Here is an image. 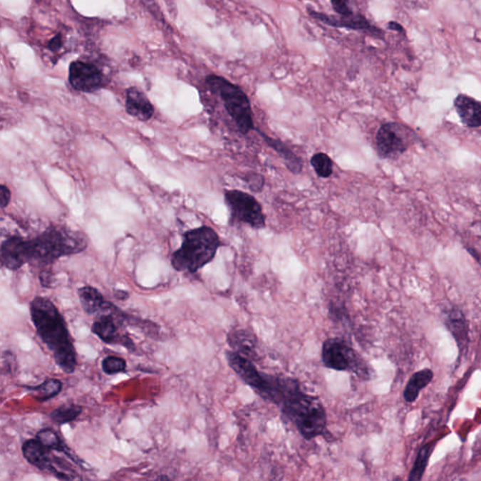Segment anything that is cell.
Returning a JSON list of instances; mask_svg holds the SVG:
<instances>
[{"label":"cell","instance_id":"cell-8","mask_svg":"<svg viewBox=\"0 0 481 481\" xmlns=\"http://www.w3.org/2000/svg\"><path fill=\"white\" fill-rule=\"evenodd\" d=\"M53 451L37 438L26 440L22 445L24 458L29 465L60 480H81L73 465Z\"/></svg>","mask_w":481,"mask_h":481},{"label":"cell","instance_id":"cell-18","mask_svg":"<svg viewBox=\"0 0 481 481\" xmlns=\"http://www.w3.org/2000/svg\"><path fill=\"white\" fill-rule=\"evenodd\" d=\"M258 131L259 134L264 138L265 143L272 148L274 152L281 156L286 167H287L291 173L299 174L302 172L303 161L299 156L295 155L293 150L286 145V144L283 143L282 141L271 138L269 135L264 134V132L259 131V130Z\"/></svg>","mask_w":481,"mask_h":481},{"label":"cell","instance_id":"cell-26","mask_svg":"<svg viewBox=\"0 0 481 481\" xmlns=\"http://www.w3.org/2000/svg\"><path fill=\"white\" fill-rule=\"evenodd\" d=\"M244 181L253 193H261L264 190L265 179L262 174L257 172L247 173L244 177Z\"/></svg>","mask_w":481,"mask_h":481},{"label":"cell","instance_id":"cell-5","mask_svg":"<svg viewBox=\"0 0 481 481\" xmlns=\"http://www.w3.org/2000/svg\"><path fill=\"white\" fill-rule=\"evenodd\" d=\"M205 86L212 95L222 102L239 133L246 135L256 129L252 103L243 88L217 75L206 76Z\"/></svg>","mask_w":481,"mask_h":481},{"label":"cell","instance_id":"cell-25","mask_svg":"<svg viewBox=\"0 0 481 481\" xmlns=\"http://www.w3.org/2000/svg\"><path fill=\"white\" fill-rule=\"evenodd\" d=\"M127 363L122 357L116 356H106L102 361V370L108 376L125 373Z\"/></svg>","mask_w":481,"mask_h":481},{"label":"cell","instance_id":"cell-11","mask_svg":"<svg viewBox=\"0 0 481 481\" xmlns=\"http://www.w3.org/2000/svg\"><path fill=\"white\" fill-rule=\"evenodd\" d=\"M68 79L73 90L84 93H95L110 82V78L95 61L83 58L71 63Z\"/></svg>","mask_w":481,"mask_h":481},{"label":"cell","instance_id":"cell-30","mask_svg":"<svg viewBox=\"0 0 481 481\" xmlns=\"http://www.w3.org/2000/svg\"><path fill=\"white\" fill-rule=\"evenodd\" d=\"M11 199V190L6 185H1V192H0V205L2 209L7 207L10 205Z\"/></svg>","mask_w":481,"mask_h":481},{"label":"cell","instance_id":"cell-32","mask_svg":"<svg viewBox=\"0 0 481 481\" xmlns=\"http://www.w3.org/2000/svg\"><path fill=\"white\" fill-rule=\"evenodd\" d=\"M388 28L391 31L398 32V33L405 34V31H404L403 26L400 23L391 21L388 24Z\"/></svg>","mask_w":481,"mask_h":481},{"label":"cell","instance_id":"cell-19","mask_svg":"<svg viewBox=\"0 0 481 481\" xmlns=\"http://www.w3.org/2000/svg\"><path fill=\"white\" fill-rule=\"evenodd\" d=\"M78 294L82 309L88 315L101 314L108 302L101 291L93 286H84L78 289Z\"/></svg>","mask_w":481,"mask_h":481},{"label":"cell","instance_id":"cell-7","mask_svg":"<svg viewBox=\"0 0 481 481\" xmlns=\"http://www.w3.org/2000/svg\"><path fill=\"white\" fill-rule=\"evenodd\" d=\"M321 359L324 365L331 370L351 371L365 381L373 378V368L342 338L326 339L321 350Z\"/></svg>","mask_w":481,"mask_h":481},{"label":"cell","instance_id":"cell-33","mask_svg":"<svg viewBox=\"0 0 481 481\" xmlns=\"http://www.w3.org/2000/svg\"><path fill=\"white\" fill-rule=\"evenodd\" d=\"M113 294L114 297L116 298L117 300L120 301H125L129 299L130 297V294L128 291L123 290H115Z\"/></svg>","mask_w":481,"mask_h":481},{"label":"cell","instance_id":"cell-23","mask_svg":"<svg viewBox=\"0 0 481 481\" xmlns=\"http://www.w3.org/2000/svg\"><path fill=\"white\" fill-rule=\"evenodd\" d=\"M82 412H83L82 406L78 404H66L50 413L49 417L55 423L63 425L75 421L82 414Z\"/></svg>","mask_w":481,"mask_h":481},{"label":"cell","instance_id":"cell-20","mask_svg":"<svg viewBox=\"0 0 481 481\" xmlns=\"http://www.w3.org/2000/svg\"><path fill=\"white\" fill-rule=\"evenodd\" d=\"M435 377L430 368H424L413 374L403 391V398L406 403H412L417 400L422 389L429 386Z\"/></svg>","mask_w":481,"mask_h":481},{"label":"cell","instance_id":"cell-10","mask_svg":"<svg viewBox=\"0 0 481 481\" xmlns=\"http://www.w3.org/2000/svg\"><path fill=\"white\" fill-rule=\"evenodd\" d=\"M415 140V134L410 127L398 123H386L376 134L378 155L383 159L396 158L403 155Z\"/></svg>","mask_w":481,"mask_h":481},{"label":"cell","instance_id":"cell-27","mask_svg":"<svg viewBox=\"0 0 481 481\" xmlns=\"http://www.w3.org/2000/svg\"><path fill=\"white\" fill-rule=\"evenodd\" d=\"M353 0H330L333 10L338 16H352L358 13L352 8Z\"/></svg>","mask_w":481,"mask_h":481},{"label":"cell","instance_id":"cell-31","mask_svg":"<svg viewBox=\"0 0 481 481\" xmlns=\"http://www.w3.org/2000/svg\"><path fill=\"white\" fill-rule=\"evenodd\" d=\"M39 279L43 287H53V274L50 271L43 270V272L40 273Z\"/></svg>","mask_w":481,"mask_h":481},{"label":"cell","instance_id":"cell-22","mask_svg":"<svg viewBox=\"0 0 481 481\" xmlns=\"http://www.w3.org/2000/svg\"><path fill=\"white\" fill-rule=\"evenodd\" d=\"M435 447V443H430V444L425 445L419 450L414 466H413L412 470L410 472L409 480H420L423 477L425 471L427 469L428 462H429L430 457L432 455Z\"/></svg>","mask_w":481,"mask_h":481},{"label":"cell","instance_id":"cell-13","mask_svg":"<svg viewBox=\"0 0 481 481\" xmlns=\"http://www.w3.org/2000/svg\"><path fill=\"white\" fill-rule=\"evenodd\" d=\"M125 109L127 114L141 120L148 122L155 114V108L145 93L137 87L126 90Z\"/></svg>","mask_w":481,"mask_h":481},{"label":"cell","instance_id":"cell-3","mask_svg":"<svg viewBox=\"0 0 481 481\" xmlns=\"http://www.w3.org/2000/svg\"><path fill=\"white\" fill-rule=\"evenodd\" d=\"M283 417L296 427L306 440L326 435V409L318 398L302 391L300 383L294 386L279 405Z\"/></svg>","mask_w":481,"mask_h":481},{"label":"cell","instance_id":"cell-4","mask_svg":"<svg viewBox=\"0 0 481 481\" xmlns=\"http://www.w3.org/2000/svg\"><path fill=\"white\" fill-rule=\"evenodd\" d=\"M222 242L209 226L188 230L182 235L181 247L171 257V265L178 272L197 273L214 261Z\"/></svg>","mask_w":481,"mask_h":481},{"label":"cell","instance_id":"cell-17","mask_svg":"<svg viewBox=\"0 0 481 481\" xmlns=\"http://www.w3.org/2000/svg\"><path fill=\"white\" fill-rule=\"evenodd\" d=\"M36 438L43 443V445L50 450L57 451V452L63 453L68 459L72 460L76 465L84 467L83 460L78 458L70 448L61 440L60 435L55 432L51 428H43L37 433Z\"/></svg>","mask_w":481,"mask_h":481},{"label":"cell","instance_id":"cell-14","mask_svg":"<svg viewBox=\"0 0 481 481\" xmlns=\"http://www.w3.org/2000/svg\"><path fill=\"white\" fill-rule=\"evenodd\" d=\"M454 106L460 120L469 128H480L481 127V102L466 95L459 94L454 100Z\"/></svg>","mask_w":481,"mask_h":481},{"label":"cell","instance_id":"cell-24","mask_svg":"<svg viewBox=\"0 0 481 481\" xmlns=\"http://www.w3.org/2000/svg\"><path fill=\"white\" fill-rule=\"evenodd\" d=\"M311 165L319 178L327 179L332 176L334 163L326 152H316L311 158Z\"/></svg>","mask_w":481,"mask_h":481},{"label":"cell","instance_id":"cell-16","mask_svg":"<svg viewBox=\"0 0 481 481\" xmlns=\"http://www.w3.org/2000/svg\"><path fill=\"white\" fill-rule=\"evenodd\" d=\"M445 326L455 338L460 352L467 350L468 327L465 315L458 309H451L445 316Z\"/></svg>","mask_w":481,"mask_h":481},{"label":"cell","instance_id":"cell-34","mask_svg":"<svg viewBox=\"0 0 481 481\" xmlns=\"http://www.w3.org/2000/svg\"><path fill=\"white\" fill-rule=\"evenodd\" d=\"M157 480H170V477H166V476L158 477H157Z\"/></svg>","mask_w":481,"mask_h":481},{"label":"cell","instance_id":"cell-6","mask_svg":"<svg viewBox=\"0 0 481 481\" xmlns=\"http://www.w3.org/2000/svg\"><path fill=\"white\" fill-rule=\"evenodd\" d=\"M125 324L143 330L147 326V320L127 314L110 302L108 311L97 314L91 326V332L106 344L120 345L129 352L135 353L137 347L125 331Z\"/></svg>","mask_w":481,"mask_h":481},{"label":"cell","instance_id":"cell-21","mask_svg":"<svg viewBox=\"0 0 481 481\" xmlns=\"http://www.w3.org/2000/svg\"><path fill=\"white\" fill-rule=\"evenodd\" d=\"M63 382L58 379H46L39 386H22V388L31 391L32 397L39 403H44L57 397L63 391Z\"/></svg>","mask_w":481,"mask_h":481},{"label":"cell","instance_id":"cell-9","mask_svg":"<svg viewBox=\"0 0 481 481\" xmlns=\"http://www.w3.org/2000/svg\"><path fill=\"white\" fill-rule=\"evenodd\" d=\"M224 199L229 209L230 222L244 224L254 229L267 227L264 209L252 194L239 189H230L224 193Z\"/></svg>","mask_w":481,"mask_h":481},{"label":"cell","instance_id":"cell-29","mask_svg":"<svg viewBox=\"0 0 481 481\" xmlns=\"http://www.w3.org/2000/svg\"><path fill=\"white\" fill-rule=\"evenodd\" d=\"M63 35L60 32V33H58L49 41L48 43H47L46 48L53 53H58L63 48Z\"/></svg>","mask_w":481,"mask_h":481},{"label":"cell","instance_id":"cell-1","mask_svg":"<svg viewBox=\"0 0 481 481\" xmlns=\"http://www.w3.org/2000/svg\"><path fill=\"white\" fill-rule=\"evenodd\" d=\"M29 312L38 336L52 353L56 364L64 373H75L78 353L57 306L49 298L36 296L29 304Z\"/></svg>","mask_w":481,"mask_h":481},{"label":"cell","instance_id":"cell-2","mask_svg":"<svg viewBox=\"0 0 481 481\" xmlns=\"http://www.w3.org/2000/svg\"><path fill=\"white\" fill-rule=\"evenodd\" d=\"M81 233L61 226L51 225L32 240H20L23 264H34L46 267L65 256L75 255L87 249Z\"/></svg>","mask_w":481,"mask_h":481},{"label":"cell","instance_id":"cell-15","mask_svg":"<svg viewBox=\"0 0 481 481\" xmlns=\"http://www.w3.org/2000/svg\"><path fill=\"white\" fill-rule=\"evenodd\" d=\"M228 343L235 352L250 360L258 359L256 336L252 332L244 329L232 330L228 335Z\"/></svg>","mask_w":481,"mask_h":481},{"label":"cell","instance_id":"cell-28","mask_svg":"<svg viewBox=\"0 0 481 481\" xmlns=\"http://www.w3.org/2000/svg\"><path fill=\"white\" fill-rule=\"evenodd\" d=\"M2 373L11 374L16 370V356L11 351L2 353Z\"/></svg>","mask_w":481,"mask_h":481},{"label":"cell","instance_id":"cell-12","mask_svg":"<svg viewBox=\"0 0 481 481\" xmlns=\"http://www.w3.org/2000/svg\"><path fill=\"white\" fill-rule=\"evenodd\" d=\"M308 14L311 19L317 20L324 25L332 26V28L362 31L371 37L376 38V39L385 40V32L383 29L373 25L368 21L367 17L363 16L362 14L356 13L352 16H330V14L312 10V9H308Z\"/></svg>","mask_w":481,"mask_h":481}]
</instances>
